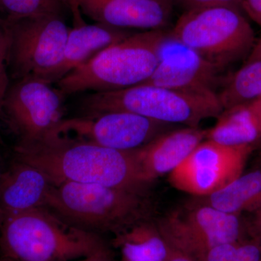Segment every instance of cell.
Listing matches in <instances>:
<instances>
[{
  "label": "cell",
  "instance_id": "34",
  "mask_svg": "<svg viewBox=\"0 0 261 261\" xmlns=\"http://www.w3.org/2000/svg\"><path fill=\"white\" fill-rule=\"evenodd\" d=\"M0 176H1V174H0ZM3 214H2L1 211H0V226H1L2 223H3Z\"/></svg>",
  "mask_w": 261,
  "mask_h": 261
},
{
  "label": "cell",
  "instance_id": "12",
  "mask_svg": "<svg viewBox=\"0 0 261 261\" xmlns=\"http://www.w3.org/2000/svg\"><path fill=\"white\" fill-rule=\"evenodd\" d=\"M224 70L173 37L168 30L160 44L157 67L142 84L178 90L215 92L216 86L224 82L221 78Z\"/></svg>",
  "mask_w": 261,
  "mask_h": 261
},
{
  "label": "cell",
  "instance_id": "23",
  "mask_svg": "<svg viewBox=\"0 0 261 261\" xmlns=\"http://www.w3.org/2000/svg\"><path fill=\"white\" fill-rule=\"evenodd\" d=\"M243 0H171L173 5H177L184 13L192 10L213 8V7L226 6L242 10Z\"/></svg>",
  "mask_w": 261,
  "mask_h": 261
},
{
  "label": "cell",
  "instance_id": "11",
  "mask_svg": "<svg viewBox=\"0 0 261 261\" xmlns=\"http://www.w3.org/2000/svg\"><path fill=\"white\" fill-rule=\"evenodd\" d=\"M252 146L228 147L206 140L168 174L171 186L197 197L221 190L243 173Z\"/></svg>",
  "mask_w": 261,
  "mask_h": 261
},
{
  "label": "cell",
  "instance_id": "31",
  "mask_svg": "<svg viewBox=\"0 0 261 261\" xmlns=\"http://www.w3.org/2000/svg\"><path fill=\"white\" fill-rule=\"evenodd\" d=\"M255 104H256L257 109H258L259 112H260L261 116V97L256 99V100H255Z\"/></svg>",
  "mask_w": 261,
  "mask_h": 261
},
{
  "label": "cell",
  "instance_id": "28",
  "mask_svg": "<svg viewBox=\"0 0 261 261\" xmlns=\"http://www.w3.org/2000/svg\"><path fill=\"white\" fill-rule=\"evenodd\" d=\"M257 60H261V36L255 42V45L252 48L251 53L247 57L245 63L246 62L257 61Z\"/></svg>",
  "mask_w": 261,
  "mask_h": 261
},
{
  "label": "cell",
  "instance_id": "18",
  "mask_svg": "<svg viewBox=\"0 0 261 261\" xmlns=\"http://www.w3.org/2000/svg\"><path fill=\"white\" fill-rule=\"evenodd\" d=\"M113 245L121 252V261H166L171 251L154 219L116 235Z\"/></svg>",
  "mask_w": 261,
  "mask_h": 261
},
{
  "label": "cell",
  "instance_id": "22",
  "mask_svg": "<svg viewBox=\"0 0 261 261\" xmlns=\"http://www.w3.org/2000/svg\"><path fill=\"white\" fill-rule=\"evenodd\" d=\"M10 34L8 23L0 18V122L3 121V106L10 88L9 53Z\"/></svg>",
  "mask_w": 261,
  "mask_h": 261
},
{
  "label": "cell",
  "instance_id": "29",
  "mask_svg": "<svg viewBox=\"0 0 261 261\" xmlns=\"http://www.w3.org/2000/svg\"><path fill=\"white\" fill-rule=\"evenodd\" d=\"M166 261H195L188 255L182 253L181 252L171 249V253Z\"/></svg>",
  "mask_w": 261,
  "mask_h": 261
},
{
  "label": "cell",
  "instance_id": "32",
  "mask_svg": "<svg viewBox=\"0 0 261 261\" xmlns=\"http://www.w3.org/2000/svg\"><path fill=\"white\" fill-rule=\"evenodd\" d=\"M68 4H69L70 13H71V9L73 8V0H68Z\"/></svg>",
  "mask_w": 261,
  "mask_h": 261
},
{
  "label": "cell",
  "instance_id": "33",
  "mask_svg": "<svg viewBox=\"0 0 261 261\" xmlns=\"http://www.w3.org/2000/svg\"><path fill=\"white\" fill-rule=\"evenodd\" d=\"M0 261H16V260H11V259L5 258V257H2V258H0Z\"/></svg>",
  "mask_w": 261,
  "mask_h": 261
},
{
  "label": "cell",
  "instance_id": "35",
  "mask_svg": "<svg viewBox=\"0 0 261 261\" xmlns=\"http://www.w3.org/2000/svg\"><path fill=\"white\" fill-rule=\"evenodd\" d=\"M257 232H258L259 235H260V237L261 238V230H260V231H257Z\"/></svg>",
  "mask_w": 261,
  "mask_h": 261
},
{
  "label": "cell",
  "instance_id": "21",
  "mask_svg": "<svg viewBox=\"0 0 261 261\" xmlns=\"http://www.w3.org/2000/svg\"><path fill=\"white\" fill-rule=\"evenodd\" d=\"M68 10V0H0V18L8 21L40 15L64 17Z\"/></svg>",
  "mask_w": 261,
  "mask_h": 261
},
{
  "label": "cell",
  "instance_id": "24",
  "mask_svg": "<svg viewBox=\"0 0 261 261\" xmlns=\"http://www.w3.org/2000/svg\"><path fill=\"white\" fill-rule=\"evenodd\" d=\"M240 242L221 244L213 247L195 261H233Z\"/></svg>",
  "mask_w": 261,
  "mask_h": 261
},
{
  "label": "cell",
  "instance_id": "9",
  "mask_svg": "<svg viewBox=\"0 0 261 261\" xmlns=\"http://www.w3.org/2000/svg\"><path fill=\"white\" fill-rule=\"evenodd\" d=\"M171 126L135 113L111 111L61 120L47 137L130 151L147 145Z\"/></svg>",
  "mask_w": 261,
  "mask_h": 261
},
{
  "label": "cell",
  "instance_id": "2",
  "mask_svg": "<svg viewBox=\"0 0 261 261\" xmlns=\"http://www.w3.org/2000/svg\"><path fill=\"white\" fill-rule=\"evenodd\" d=\"M44 207L68 224L99 236H116L154 219L155 214L149 190L73 182L53 185Z\"/></svg>",
  "mask_w": 261,
  "mask_h": 261
},
{
  "label": "cell",
  "instance_id": "1",
  "mask_svg": "<svg viewBox=\"0 0 261 261\" xmlns=\"http://www.w3.org/2000/svg\"><path fill=\"white\" fill-rule=\"evenodd\" d=\"M136 149L117 150L48 137L35 145H16L15 152L16 159L40 169L54 185L73 182L149 190L152 184L144 176Z\"/></svg>",
  "mask_w": 261,
  "mask_h": 261
},
{
  "label": "cell",
  "instance_id": "20",
  "mask_svg": "<svg viewBox=\"0 0 261 261\" xmlns=\"http://www.w3.org/2000/svg\"><path fill=\"white\" fill-rule=\"evenodd\" d=\"M223 83L217 94L224 110L259 99L261 97V60L246 62Z\"/></svg>",
  "mask_w": 261,
  "mask_h": 261
},
{
  "label": "cell",
  "instance_id": "8",
  "mask_svg": "<svg viewBox=\"0 0 261 261\" xmlns=\"http://www.w3.org/2000/svg\"><path fill=\"white\" fill-rule=\"evenodd\" d=\"M155 222L171 249L195 261L213 247L241 241L243 226L238 215L197 200L169 211Z\"/></svg>",
  "mask_w": 261,
  "mask_h": 261
},
{
  "label": "cell",
  "instance_id": "36",
  "mask_svg": "<svg viewBox=\"0 0 261 261\" xmlns=\"http://www.w3.org/2000/svg\"><path fill=\"white\" fill-rule=\"evenodd\" d=\"M260 162L261 163V153H260Z\"/></svg>",
  "mask_w": 261,
  "mask_h": 261
},
{
  "label": "cell",
  "instance_id": "14",
  "mask_svg": "<svg viewBox=\"0 0 261 261\" xmlns=\"http://www.w3.org/2000/svg\"><path fill=\"white\" fill-rule=\"evenodd\" d=\"M53 185L40 169L15 158L9 169L0 176V211L3 219L44 207Z\"/></svg>",
  "mask_w": 261,
  "mask_h": 261
},
{
  "label": "cell",
  "instance_id": "17",
  "mask_svg": "<svg viewBox=\"0 0 261 261\" xmlns=\"http://www.w3.org/2000/svg\"><path fill=\"white\" fill-rule=\"evenodd\" d=\"M205 140L228 147L261 143V116L255 101L224 110L216 124L206 129Z\"/></svg>",
  "mask_w": 261,
  "mask_h": 261
},
{
  "label": "cell",
  "instance_id": "6",
  "mask_svg": "<svg viewBox=\"0 0 261 261\" xmlns=\"http://www.w3.org/2000/svg\"><path fill=\"white\" fill-rule=\"evenodd\" d=\"M170 31L173 37L223 69L247 59L256 42L241 10L231 7L183 13Z\"/></svg>",
  "mask_w": 261,
  "mask_h": 261
},
{
  "label": "cell",
  "instance_id": "25",
  "mask_svg": "<svg viewBox=\"0 0 261 261\" xmlns=\"http://www.w3.org/2000/svg\"><path fill=\"white\" fill-rule=\"evenodd\" d=\"M233 261H261V246L256 243H239Z\"/></svg>",
  "mask_w": 261,
  "mask_h": 261
},
{
  "label": "cell",
  "instance_id": "16",
  "mask_svg": "<svg viewBox=\"0 0 261 261\" xmlns=\"http://www.w3.org/2000/svg\"><path fill=\"white\" fill-rule=\"evenodd\" d=\"M135 33L99 23H84L70 29L61 63L47 79V83L55 85L103 49L121 42Z\"/></svg>",
  "mask_w": 261,
  "mask_h": 261
},
{
  "label": "cell",
  "instance_id": "3",
  "mask_svg": "<svg viewBox=\"0 0 261 261\" xmlns=\"http://www.w3.org/2000/svg\"><path fill=\"white\" fill-rule=\"evenodd\" d=\"M106 244L46 207L8 216L0 226L2 257L16 261H73Z\"/></svg>",
  "mask_w": 261,
  "mask_h": 261
},
{
  "label": "cell",
  "instance_id": "19",
  "mask_svg": "<svg viewBox=\"0 0 261 261\" xmlns=\"http://www.w3.org/2000/svg\"><path fill=\"white\" fill-rule=\"evenodd\" d=\"M197 201L226 214L256 211L261 206V170L243 173L221 190L199 197Z\"/></svg>",
  "mask_w": 261,
  "mask_h": 261
},
{
  "label": "cell",
  "instance_id": "27",
  "mask_svg": "<svg viewBox=\"0 0 261 261\" xmlns=\"http://www.w3.org/2000/svg\"><path fill=\"white\" fill-rule=\"evenodd\" d=\"M75 261H114V257L112 250L107 244H106L88 256L82 257Z\"/></svg>",
  "mask_w": 261,
  "mask_h": 261
},
{
  "label": "cell",
  "instance_id": "13",
  "mask_svg": "<svg viewBox=\"0 0 261 261\" xmlns=\"http://www.w3.org/2000/svg\"><path fill=\"white\" fill-rule=\"evenodd\" d=\"M171 0H73L74 23L81 12L97 23L113 28L153 31L167 29L172 14Z\"/></svg>",
  "mask_w": 261,
  "mask_h": 261
},
{
  "label": "cell",
  "instance_id": "7",
  "mask_svg": "<svg viewBox=\"0 0 261 261\" xmlns=\"http://www.w3.org/2000/svg\"><path fill=\"white\" fill-rule=\"evenodd\" d=\"M5 21L10 34V77L15 81L31 77L47 82L61 63L70 31L63 16L40 15Z\"/></svg>",
  "mask_w": 261,
  "mask_h": 261
},
{
  "label": "cell",
  "instance_id": "4",
  "mask_svg": "<svg viewBox=\"0 0 261 261\" xmlns=\"http://www.w3.org/2000/svg\"><path fill=\"white\" fill-rule=\"evenodd\" d=\"M168 29L135 33L110 46L55 84L64 96L111 92L144 83L157 67Z\"/></svg>",
  "mask_w": 261,
  "mask_h": 261
},
{
  "label": "cell",
  "instance_id": "15",
  "mask_svg": "<svg viewBox=\"0 0 261 261\" xmlns=\"http://www.w3.org/2000/svg\"><path fill=\"white\" fill-rule=\"evenodd\" d=\"M206 138V129L189 127L168 130L136 149L144 176L153 183L169 174Z\"/></svg>",
  "mask_w": 261,
  "mask_h": 261
},
{
  "label": "cell",
  "instance_id": "5",
  "mask_svg": "<svg viewBox=\"0 0 261 261\" xmlns=\"http://www.w3.org/2000/svg\"><path fill=\"white\" fill-rule=\"evenodd\" d=\"M80 106L83 115L125 111L189 127H199L201 122L217 118L224 111L217 92L178 90L144 84L111 92H89L82 97Z\"/></svg>",
  "mask_w": 261,
  "mask_h": 261
},
{
  "label": "cell",
  "instance_id": "10",
  "mask_svg": "<svg viewBox=\"0 0 261 261\" xmlns=\"http://www.w3.org/2000/svg\"><path fill=\"white\" fill-rule=\"evenodd\" d=\"M65 96L53 84L37 78L15 80L3 106V120L18 138L17 146L45 140L63 120Z\"/></svg>",
  "mask_w": 261,
  "mask_h": 261
},
{
  "label": "cell",
  "instance_id": "30",
  "mask_svg": "<svg viewBox=\"0 0 261 261\" xmlns=\"http://www.w3.org/2000/svg\"><path fill=\"white\" fill-rule=\"evenodd\" d=\"M255 227L257 231L261 230V206L256 210V215H255Z\"/></svg>",
  "mask_w": 261,
  "mask_h": 261
},
{
  "label": "cell",
  "instance_id": "26",
  "mask_svg": "<svg viewBox=\"0 0 261 261\" xmlns=\"http://www.w3.org/2000/svg\"><path fill=\"white\" fill-rule=\"evenodd\" d=\"M242 10L261 27V0H243Z\"/></svg>",
  "mask_w": 261,
  "mask_h": 261
}]
</instances>
